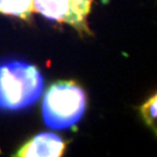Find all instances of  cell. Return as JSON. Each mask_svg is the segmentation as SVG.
Segmentation results:
<instances>
[{"mask_svg": "<svg viewBox=\"0 0 157 157\" xmlns=\"http://www.w3.org/2000/svg\"><path fill=\"white\" fill-rule=\"evenodd\" d=\"M34 10L33 0H0V13L29 19Z\"/></svg>", "mask_w": 157, "mask_h": 157, "instance_id": "5", "label": "cell"}, {"mask_svg": "<svg viewBox=\"0 0 157 157\" xmlns=\"http://www.w3.org/2000/svg\"><path fill=\"white\" fill-rule=\"evenodd\" d=\"M156 94H154L148 99L147 102L141 106L142 117L144 119L146 124L154 128L155 132H156Z\"/></svg>", "mask_w": 157, "mask_h": 157, "instance_id": "6", "label": "cell"}, {"mask_svg": "<svg viewBox=\"0 0 157 157\" xmlns=\"http://www.w3.org/2000/svg\"><path fill=\"white\" fill-rule=\"evenodd\" d=\"M93 0H33L34 10L49 20L67 23L79 30H89L86 17Z\"/></svg>", "mask_w": 157, "mask_h": 157, "instance_id": "3", "label": "cell"}, {"mask_svg": "<svg viewBox=\"0 0 157 157\" xmlns=\"http://www.w3.org/2000/svg\"><path fill=\"white\" fill-rule=\"evenodd\" d=\"M65 143L54 133H40L28 141L17 151L20 157H59L63 155Z\"/></svg>", "mask_w": 157, "mask_h": 157, "instance_id": "4", "label": "cell"}, {"mask_svg": "<svg viewBox=\"0 0 157 157\" xmlns=\"http://www.w3.org/2000/svg\"><path fill=\"white\" fill-rule=\"evenodd\" d=\"M43 91L39 69L21 59H0V111L13 112L28 108Z\"/></svg>", "mask_w": 157, "mask_h": 157, "instance_id": "1", "label": "cell"}, {"mask_svg": "<svg viewBox=\"0 0 157 157\" xmlns=\"http://www.w3.org/2000/svg\"><path fill=\"white\" fill-rule=\"evenodd\" d=\"M86 108L84 90L73 82H57L45 92L42 101L44 124L52 129H67L77 124Z\"/></svg>", "mask_w": 157, "mask_h": 157, "instance_id": "2", "label": "cell"}]
</instances>
